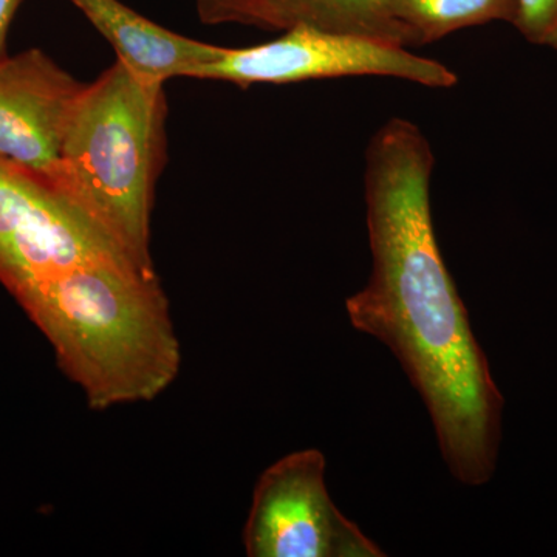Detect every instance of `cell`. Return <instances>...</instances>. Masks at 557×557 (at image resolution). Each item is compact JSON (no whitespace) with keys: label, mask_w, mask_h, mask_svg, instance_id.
Here are the masks:
<instances>
[{"label":"cell","mask_w":557,"mask_h":557,"mask_svg":"<svg viewBox=\"0 0 557 557\" xmlns=\"http://www.w3.org/2000/svg\"><path fill=\"white\" fill-rule=\"evenodd\" d=\"M512 25L528 42L557 49V0H518Z\"/></svg>","instance_id":"obj_11"},{"label":"cell","mask_w":557,"mask_h":557,"mask_svg":"<svg viewBox=\"0 0 557 557\" xmlns=\"http://www.w3.org/2000/svg\"><path fill=\"white\" fill-rule=\"evenodd\" d=\"M69 2L112 44L119 61L148 81L164 84L172 78H190L194 70L218 60L223 50L168 30L120 0Z\"/></svg>","instance_id":"obj_8"},{"label":"cell","mask_w":557,"mask_h":557,"mask_svg":"<svg viewBox=\"0 0 557 557\" xmlns=\"http://www.w3.org/2000/svg\"><path fill=\"white\" fill-rule=\"evenodd\" d=\"M434 152L391 119L366 150L372 274L346 300L350 324L391 348L429 410L450 474L482 486L496 471L504 397L458 295L431 212Z\"/></svg>","instance_id":"obj_1"},{"label":"cell","mask_w":557,"mask_h":557,"mask_svg":"<svg viewBox=\"0 0 557 557\" xmlns=\"http://www.w3.org/2000/svg\"><path fill=\"white\" fill-rule=\"evenodd\" d=\"M256 27L288 30L310 25L321 30L347 33L386 40L398 46H417L412 33L399 24L387 0H249Z\"/></svg>","instance_id":"obj_9"},{"label":"cell","mask_w":557,"mask_h":557,"mask_svg":"<svg viewBox=\"0 0 557 557\" xmlns=\"http://www.w3.org/2000/svg\"><path fill=\"white\" fill-rule=\"evenodd\" d=\"M86 86L38 49L0 60V159L61 190L62 148Z\"/></svg>","instance_id":"obj_7"},{"label":"cell","mask_w":557,"mask_h":557,"mask_svg":"<svg viewBox=\"0 0 557 557\" xmlns=\"http://www.w3.org/2000/svg\"><path fill=\"white\" fill-rule=\"evenodd\" d=\"M106 262L137 265L65 194L0 159V282L17 302L69 271Z\"/></svg>","instance_id":"obj_4"},{"label":"cell","mask_w":557,"mask_h":557,"mask_svg":"<svg viewBox=\"0 0 557 557\" xmlns=\"http://www.w3.org/2000/svg\"><path fill=\"white\" fill-rule=\"evenodd\" d=\"M197 10L205 24H244L256 27L249 0H197Z\"/></svg>","instance_id":"obj_12"},{"label":"cell","mask_w":557,"mask_h":557,"mask_svg":"<svg viewBox=\"0 0 557 557\" xmlns=\"http://www.w3.org/2000/svg\"><path fill=\"white\" fill-rule=\"evenodd\" d=\"M20 304L90 409L152 401L177 379L182 347L157 273L127 262L91 263Z\"/></svg>","instance_id":"obj_2"},{"label":"cell","mask_w":557,"mask_h":557,"mask_svg":"<svg viewBox=\"0 0 557 557\" xmlns=\"http://www.w3.org/2000/svg\"><path fill=\"white\" fill-rule=\"evenodd\" d=\"M22 0H0V60L7 54V36H9L11 21Z\"/></svg>","instance_id":"obj_13"},{"label":"cell","mask_w":557,"mask_h":557,"mask_svg":"<svg viewBox=\"0 0 557 557\" xmlns=\"http://www.w3.org/2000/svg\"><path fill=\"white\" fill-rule=\"evenodd\" d=\"M387 5L417 46L490 22L515 24L518 16V0H387Z\"/></svg>","instance_id":"obj_10"},{"label":"cell","mask_w":557,"mask_h":557,"mask_svg":"<svg viewBox=\"0 0 557 557\" xmlns=\"http://www.w3.org/2000/svg\"><path fill=\"white\" fill-rule=\"evenodd\" d=\"M249 557H383L336 508L321 450L288 454L260 474L244 530Z\"/></svg>","instance_id":"obj_6"},{"label":"cell","mask_w":557,"mask_h":557,"mask_svg":"<svg viewBox=\"0 0 557 557\" xmlns=\"http://www.w3.org/2000/svg\"><path fill=\"white\" fill-rule=\"evenodd\" d=\"M348 76H388L434 89H449L458 81L445 64L410 53L408 47L310 25H296L259 46L223 47L218 60L190 73V78L228 81L240 87Z\"/></svg>","instance_id":"obj_5"},{"label":"cell","mask_w":557,"mask_h":557,"mask_svg":"<svg viewBox=\"0 0 557 557\" xmlns=\"http://www.w3.org/2000/svg\"><path fill=\"white\" fill-rule=\"evenodd\" d=\"M164 119L163 84L116 60L87 84L62 148V194L146 271Z\"/></svg>","instance_id":"obj_3"}]
</instances>
